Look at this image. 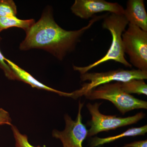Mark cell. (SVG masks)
I'll list each match as a JSON object with an SVG mask.
<instances>
[{"instance_id": "30bf717a", "label": "cell", "mask_w": 147, "mask_h": 147, "mask_svg": "<svg viewBox=\"0 0 147 147\" xmlns=\"http://www.w3.org/2000/svg\"><path fill=\"white\" fill-rule=\"evenodd\" d=\"M5 60L13 71V73L16 76L18 81H22V82H25L31 86L32 88H36L39 89L44 90H45L48 91L55 92L61 96L71 97V96H72L71 92L67 93L60 91L47 86L44 84L38 82L37 80L35 79L33 76H32L30 73L19 67L18 65L11 61L9 60L5 57Z\"/></svg>"}, {"instance_id": "4fadbf2b", "label": "cell", "mask_w": 147, "mask_h": 147, "mask_svg": "<svg viewBox=\"0 0 147 147\" xmlns=\"http://www.w3.org/2000/svg\"><path fill=\"white\" fill-rule=\"evenodd\" d=\"M121 88L124 92L130 94L147 95V85L143 79H132L128 82H121Z\"/></svg>"}, {"instance_id": "6da1fadb", "label": "cell", "mask_w": 147, "mask_h": 147, "mask_svg": "<svg viewBox=\"0 0 147 147\" xmlns=\"http://www.w3.org/2000/svg\"><path fill=\"white\" fill-rule=\"evenodd\" d=\"M105 16H94L86 26L77 30L67 31L56 23L52 9L47 8L40 19L26 32V38L19 48L23 51L42 49L62 60L66 55L74 50L84 33L96 21Z\"/></svg>"}, {"instance_id": "ac0fdd59", "label": "cell", "mask_w": 147, "mask_h": 147, "mask_svg": "<svg viewBox=\"0 0 147 147\" xmlns=\"http://www.w3.org/2000/svg\"><path fill=\"white\" fill-rule=\"evenodd\" d=\"M121 147H147V140L136 141L130 144H126Z\"/></svg>"}, {"instance_id": "9c48e42d", "label": "cell", "mask_w": 147, "mask_h": 147, "mask_svg": "<svg viewBox=\"0 0 147 147\" xmlns=\"http://www.w3.org/2000/svg\"><path fill=\"white\" fill-rule=\"evenodd\" d=\"M124 16L129 22L147 32V13L143 0H129Z\"/></svg>"}, {"instance_id": "7a4b0ae2", "label": "cell", "mask_w": 147, "mask_h": 147, "mask_svg": "<svg viewBox=\"0 0 147 147\" xmlns=\"http://www.w3.org/2000/svg\"><path fill=\"white\" fill-rule=\"evenodd\" d=\"M129 22L123 14L111 13L106 15L102 24V28L110 32L112 36L111 46L106 55L94 63L86 67L73 66V69L84 74L92 68L109 61H114L119 63L127 67H131L132 65L125 58L124 49L122 36L125 31V28Z\"/></svg>"}, {"instance_id": "7c38bea8", "label": "cell", "mask_w": 147, "mask_h": 147, "mask_svg": "<svg viewBox=\"0 0 147 147\" xmlns=\"http://www.w3.org/2000/svg\"><path fill=\"white\" fill-rule=\"evenodd\" d=\"M35 23V20L33 19L21 20L14 16L0 17V32L14 27L23 29L26 32Z\"/></svg>"}, {"instance_id": "2e32d148", "label": "cell", "mask_w": 147, "mask_h": 147, "mask_svg": "<svg viewBox=\"0 0 147 147\" xmlns=\"http://www.w3.org/2000/svg\"><path fill=\"white\" fill-rule=\"evenodd\" d=\"M5 57L0 50V68L2 69L5 76L8 79L11 80H17L16 76L5 60Z\"/></svg>"}, {"instance_id": "5bb4252c", "label": "cell", "mask_w": 147, "mask_h": 147, "mask_svg": "<svg viewBox=\"0 0 147 147\" xmlns=\"http://www.w3.org/2000/svg\"><path fill=\"white\" fill-rule=\"evenodd\" d=\"M17 7L12 0H0V17L16 16Z\"/></svg>"}, {"instance_id": "277c9868", "label": "cell", "mask_w": 147, "mask_h": 147, "mask_svg": "<svg viewBox=\"0 0 147 147\" xmlns=\"http://www.w3.org/2000/svg\"><path fill=\"white\" fill-rule=\"evenodd\" d=\"M82 82L88 81L82 85V87L79 90L72 93L71 98L76 99L85 95L86 93L97 87L108 84L111 82H128L132 79H146L147 71H142L139 69L124 70L118 69L100 73H86L81 74Z\"/></svg>"}, {"instance_id": "8fae6325", "label": "cell", "mask_w": 147, "mask_h": 147, "mask_svg": "<svg viewBox=\"0 0 147 147\" xmlns=\"http://www.w3.org/2000/svg\"><path fill=\"white\" fill-rule=\"evenodd\" d=\"M147 132V125L139 127H133L127 130L116 136L99 138L96 137L93 138L90 144V147H97L106 144L111 143L120 138L124 137H135L140 135H144Z\"/></svg>"}, {"instance_id": "52a82bcc", "label": "cell", "mask_w": 147, "mask_h": 147, "mask_svg": "<svg viewBox=\"0 0 147 147\" xmlns=\"http://www.w3.org/2000/svg\"><path fill=\"white\" fill-rule=\"evenodd\" d=\"M84 104L79 101L78 115L75 120L68 115H65V127L63 131L53 130V137L60 140L63 147H83V142L88 134V130L82 123L81 112Z\"/></svg>"}, {"instance_id": "5b68a950", "label": "cell", "mask_w": 147, "mask_h": 147, "mask_svg": "<svg viewBox=\"0 0 147 147\" xmlns=\"http://www.w3.org/2000/svg\"><path fill=\"white\" fill-rule=\"evenodd\" d=\"M122 36L125 53L132 65L147 71V32L130 24Z\"/></svg>"}, {"instance_id": "ba28073f", "label": "cell", "mask_w": 147, "mask_h": 147, "mask_svg": "<svg viewBox=\"0 0 147 147\" xmlns=\"http://www.w3.org/2000/svg\"><path fill=\"white\" fill-rule=\"evenodd\" d=\"M71 9L76 16L82 19H88L96 13L104 11L124 14L125 9L118 3L109 2L104 0H76Z\"/></svg>"}, {"instance_id": "3957f363", "label": "cell", "mask_w": 147, "mask_h": 147, "mask_svg": "<svg viewBox=\"0 0 147 147\" xmlns=\"http://www.w3.org/2000/svg\"><path fill=\"white\" fill-rule=\"evenodd\" d=\"M84 96L91 100H109L123 115L134 109L147 108V101L138 99L124 92L121 88V82L103 84L88 92Z\"/></svg>"}, {"instance_id": "e0dca14e", "label": "cell", "mask_w": 147, "mask_h": 147, "mask_svg": "<svg viewBox=\"0 0 147 147\" xmlns=\"http://www.w3.org/2000/svg\"><path fill=\"white\" fill-rule=\"evenodd\" d=\"M3 125H8L11 126V119L8 112L0 108V126Z\"/></svg>"}, {"instance_id": "8992f818", "label": "cell", "mask_w": 147, "mask_h": 147, "mask_svg": "<svg viewBox=\"0 0 147 147\" xmlns=\"http://www.w3.org/2000/svg\"><path fill=\"white\" fill-rule=\"evenodd\" d=\"M102 103V102H101ZM101 103H88L86 106L92 119L88 123L90 127L88 130V137H92L103 131L114 130L119 127L133 124L144 118V113L141 112L134 116L123 118L117 116L105 115L100 113L99 108Z\"/></svg>"}, {"instance_id": "9a60e30c", "label": "cell", "mask_w": 147, "mask_h": 147, "mask_svg": "<svg viewBox=\"0 0 147 147\" xmlns=\"http://www.w3.org/2000/svg\"><path fill=\"white\" fill-rule=\"evenodd\" d=\"M13 137L15 139L16 147H41L40 146H34L29 143L28 136L21 134L18 128L13 125H11Z\"/></svg>"}]
</instances>
